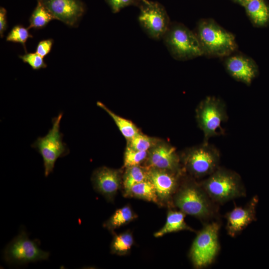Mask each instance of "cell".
Wrapping results in <instances>:
<instances>
[{
  "mask_svg": "<svg viewBox=\"0 0 269 269\" xmlns=\"http://www.w3.org/2000/svg\"><path fill=\"white\" fill-rule=\"evenodd\" d=\"M124 176L123 184L126 192L129 194L132 187L148 179L147 170L139 165L127 167Z\"/></svg>",
  "mask_w": 269,
  "mask_h": 269,
  "instance_id": "obj_22",
  "label": "cell"
},
{
  "mask_svg": "<svg viewBox=\"0 0 269 269\" xmlns=\"http://www.w3.org/2000/svg\"><path fill=\"white\" fill-rule=\"evenodd\" d=\"M54 19L51 13L40 2L37 4L29 18L28 28L40 29L43 28L52 20Z\"/></svg>",
  "mask_w": 269,
  "mask_h": 269,
  "instance_id": "obj_23",
  "label": "cell"
},
{
  "mask_svg": "<svg viewBox=\"0 0 269 269\" xmlns=\"http://www.w3.org/2000/svg\"><path fill=\"white\" fill-rule=\"evenodd\" d=\"M139 24L150 38L162 39L171 22L164 7L157 1L142 0L138 7Z\"/></svg>",
  "mask_w": 269,
  "mask_h": 269,
  "instance_id": "obj_10",
  "label": "cell"
},
{
  "mask_svg": "<svg viewBox=\"0 0 269 269\" xmlns=\"http://www.w3.org/2000/svg\"><path fill=\"white\" fill-rule=\"evenodd\" d=\"M19 57L24 63L28 64L33 70H39L47 67L43 58L36 52L26 53L23 55H19Z\"/></svg>",
  "mask_w": 269,
  "mask_h": 269,
  "instance_id": "obj_28",
  "label": "cell"
},
{
  "mask_svg": "<svg viewBox=\"0 0 269 269\" xmlns=\"http://www.w3.org/2000/svg\"><path fill=\"white\" fill-rule=\"evenodd\" d=\"M185 215L186 214L181 211H169L167 214L165 225L154 234V237H160L169 233L183 230L193 231L194 230L187 225L185 222Z\"/></svg>",
  "mask_w": 269,
  "mask_h": 269,
  "instance_id": "obj_18",
  "label": "cell"
},
{
  "mask_svg": "<svg viewBox=\"0 0 269 269\" xmlns=\"http://www.w3.org/2000/svg\"><path fill=\"white\" fill-rule=\"evenodd\" d=\"M136 215L128 206L117 210L110 218L104 224L109 230L119 228L134 220Z\"/></svg>",
  "mask_w": 269,
  "mask_h": 269,
  "instance_id": "obj_21",
  "label": "cell"
},
{
  "mask_svg": "<svg viewBox=\"0 0 269 269\" xmlns=\"http://www.w3.org/2000/svg\"><path fill=\"white\" fill-rule=\"evenodd\" d=\"M63 116L60 113L52 120V127L43 137H38L31 144L37 150L43 160L45 177L53 171L56 160L69 152L66 144L63 142V135L60 132V123Z\"/></svg>",
  "mask_w": 269,
  "mask_h": 269,
  "instance_id": "obj_6",
  "label": "cell"
},
{
  "mask_svg": "<svg viewBox=\"0 0 269 269\" xmlns=\"http://www.w3.org/2000/svg\"><path fill=\"white\" fill-rule=\"evenodd\" d=\"M234 2L237 3L241 5L244 6L247 3L251 0H231Z\"/></svg>",
  "mask_w": 269,
  "mask_h": 269,
  "instance_id": "obj_32",
  "label": "cell"
},
{
  "mask_svg": "<svg viewBox=\"0 0 269 269\" xmlns=\"http://www.w3.org/2000/svg\"><path fill=\"white\" fill-rule=\"evenodd\" d=\"M173 202L186 215L206 223L219 216V205L211 199L200 182L191 179L179 185L173 196Z\"/></svg>",
  "mask_w": 269,
  "mask_h": 269,
  "instance_id": "obj_1",
  "label": "cell"
},
{
  "mask_svg": "<svg viewBox=\"0 0 269 269\" xmlns=\"http://www.w3.org/2000/svg\"><path fill=\"white\" fill-rule=\"evenodd\" d=\"M7 28L6 10L3 7L0 8V34L3 37V33Z\"/></svg>",
  "mask_w": 269,
  "mask_h": 269,
  "instance_id": "obj_31",
  "label": "cell"
},
{
  "mask_svg": "<svg viewBox=\"0 0 269 269\" xmlns=\"http://www.w3.org/2000/svg\"><path fill=\"white\" fill-rule=\"evenodd\" d=\"M128 146L133 149L142 151H148L157 144L155 140L139 133L128 140Z\"/></svg>",
  "mask_w": 269,
  "mask_h": 269,
  "instance_id": "obj_25",
  "label": "cell"
},
{
  "mask_svg": "<svg viewBox=\"0 0 269 269\" xmlns=\"http://www.w3.org/2000/svg\"><path fill=\"white\" fill-rule=\"evenodd\" d=\"M53 40L47 39L39 42L36 48V53L44 58L51 51Z\"/></svg>",
  "mask_w": 269,
  "mask_h": 269,
  "instance_id": "obj_30",
  "label": "cell"
},
{
  "mask_svg": "<svg viewBox=\"0 0 269 269\" xmlns=\"http://www.w3.org/2000/svg\"><path fill=\"white\" fill-rule=\"evenodd\" d=\"M220 227V222L212 221L206 223L198 233L189 254L195 268L207 267L215 261L220 249L219 240Z\"/></svg>",
  "mask_w": 269,
  "mask_h": 269,
  "instance_id": "obj_5",
  "label": "cell"
},
{
  "mask_svg": "<svg viewBox=\"0 0 269 269\" xmlns=\"http://www.w3.org/2000/svg\"><path fill=\"white\" fill-rule=\"evenodd\" d=\"M200 183L218 205L246 196V190L240 175L224 167L219 166Z\"/></svg>",
  "mask_w": 269,
  "mask_h": 269,
  "instance_id": "obj_3",
  "label": "cell"
},
{
  "mask_svg": "<svg viewBox=\"0 0 269 269\" xmlns=\"http://www.w3.org/2000/svg\"><path fill=\"white\" fill-rule=\"evenodd\" d=\"M42 4L54 19L69 26H74L85 11L82 0H36Z\"/></svg>",
  "mask_w": 269,
  "mask_h": 269,
  "instance_id": "obj_11",
  "label": "cell"
},
{
  "mask_svg": "<svg viewBox=\"0 0 269 269\" xmlns=\"http://www.w3.org/2000/svg\"><path fill=\"white\" fill-rule=\"evenodd\" d=\"M50 254L39 248L37 241L30 240L24 230L8 243L3 250L4 261L10 264L24 265L47 260Z\"/></svg>",
  "mask_w": 269,
  "mask_h": 269,
  "instance_id": "obj_9",
  "label": "cell"
},
{
  "mask_svg": "<svg viewBox=\"0 0 269 269\" xmlns=\"http://www.w3.org/2000/svg\"><path fill=\"white\" fill-rule=\"evenodd\" d=\"M112 11L114 13L119 12L123 8L129 6L138 7L141 1L139 0H105Z\"/></svg>",
  "mask_w": 269,
  "mask_h": 269,
  "instance_id": "obj_29",
  "label": "cell"
},
{
  "mask_svg": "<svg viewBox=\"0 0 269 269\" xmlns=\"http://www.w3.org/2000/svg\"><path fill=\"white\" fill-rule=\"evenodd\" d=\"M194 32L200 44L203 55L226 57L237 49L234 35L212 19H200Z\"/></svg>",
  "mask_w": 269,
  "mask_h": 269,
  "instance_id": "obj_2",
  "label": "cell"
},
{
  "mask_svg": "<svg viewBox=\"0 0 269 269\" xmlns=\"http://www.w3.org/2000/svg\"><path fill=\"white\" fill-rule=\"evenodd\" d=\"M91 180L94 189L110 201L113 199L121 184L119 171L106 166L96 169Z\"/></svg>",
  "mask_w": 269,
  "mask_h": 269,
  "instance_id": "obj_16",
  "label": "cell"
},
{
  "mask_svg": "<svg viewBox=\"0 0 269 269\" xmlns=\"http://www.w3.org/2000/svg\"><path fill=\"white\" fill-rule=\"evenodd\" d=\"M148 179L154 185L158 199L167 201L176 192L181 172H172L155 168L147 170Z\"/></svg>",
  "mask_w": 269,
  "mask_h": 269,
  "instance_id": "obj_14",
  "label": "cell"
},
{
  "mask_svg": "<svg viewBox=\"0 0 269 269\" xmlns=\"http://www.w3.org/2000/svg\"><path fill=\"white\" fill-rule=\"evenodd\" d=\"M129 194L134 197L157 203L158 198L155 187L147 179L133 185Z\"/></svg>",
  "mask_w": 269,
  "mask_h": 269,
  "instance_id": "obj_20",
  "label": "cell"
},
{
  "mask_svg": "<svg viewBox=\"0 0 269 269\" xmlns=\"http://www.w3.org/2000/svg\"><path fill=\"white\" fill-rule=\"evenodd\" d=\"M140 1H141L142 0H139Z\"/></svg>",
  "mask_w": 269,
  "mask_h": 269,
  "instance_id": "obj_33",
  "label": "cell"
},
{
  "mask_svg": "<svg viewBox=\"0 0 269 269\" xmlns=\"http://www.w3.org/2000/svg\"><path fill=\"white\" fill-rule=\"evenodd\" d=\"M148 151H139L127 146L124 154V165L129 166L139 165L147 157Z\"/></svg>",
  "mask_w": 269,
  "mask_h": 269,
  "instance_id": "obj_27",
  "label": "cell"
},
{
  "mask_svg": "<svg viewBox=\"0 0 269 269\" xmlns=\"http://www.w3.org/2000/svg\"><path fill=\"white\" fill-rule=\"evenodd\" d=\"M97 104L113 119L121 134L128 140L139 133L138 129L131 121L117 115L100 102H98Z\"/></svg>",
  "mask_w": 269,
  "mask_h": 269,
  "instance_id": "obj_19",
  "label": "cell"
},
{
  "mask_svg": "<svg viewBox=\"0 0 269 269\" xmlns=\"http://www.w3.org/2000/svg\"><path fill=\"white\" fill-rule=\"evenodd\" d=\"M196 119L199 128L204 134V142L222 133V123L228 119L226 107L223 101L217 97L209 96L203 100L196 110Z\"/></svg>",
  "mask_w": 269,
  "mask_h": 269,
  "instance_id": "obj_7",
  "label": "cell"
},
{
  "mask_svg": "<svg viewBox=\"0 0 269 269\" xmlns=\"http://www.w3.org/2000/svg\"><path fill=\"white\" fill-rule=\"evenodd\" d=\"M149 168L181 172L180 158L174 147L165 144L155 145L148 152Z\"/></svg>",
  "mask_w": 269,
  "mask_h": 269,
  "instance_id": "obj_15",
  "label": "cell"
},
{
  "mask_svg": "<svg viewBox=\"0 0 269 269\" xmlns=\"http://www.w3.org/2000/svg\"><path fill=\"white\" fill-rule=\"evenodd\" d=\"M32 37L28 31V28L21 25H16L12 27L6 38L7 41L18 43L22 45L25 51L26 52L25 43L27 39Z\"/></svg>",
  "mask_w": 269,
  "mask_h": 269,
  "instance_id": "obj_26",
  "label": "cell"
},
{
  "mask_svg": "<svg viewBox=\"0 0 269 269\" xmlns=\"http://www.w3.org/2000/svg\"><path fill=\"white\" fill-rule=\"evenodd\" d=\"M257 202L258 199L254 197L245 206H236L225 215L226 229L230 236L236 237L255 220Z\"/></svg>",
  "mask_w": 269,
  "mask_h": 269,
  "instance_id": "obj_12",
  "label": "cell"
},
{
  "mask_svg": "<svg viewBox=\"0 0 269 269\" xmlns=\"http://www.w3.org/2000/svg\"><path fill=\"white\" fill-rule=\"evenodd\" d=\"M133 243V237L129 232L116 235L111 244V251L117 254H126L131 250Z\"/></svg>",
  "mask_w": 269,
  "mask_h": 269,
  "instance_id": "obj_24",
  "label": "cell"
},
{
  "mask_svg": "<svg viewBox=\"0 0 269 269\" xmlns=\"http://www.w3.org/2000/svg\"><path fill=\"white\" fill-rule=\"evenodd\" d=\"M244 7L255 25L263 26L269 21V5L265 0H251Z\"/></svg>",
  "mask_w": 269,
  "mask_h": 269,
  "instance_id": "obj_17",
  "label": "cell"
},
{
  "mask_svg": "<svg viewBox=\"0 0 269 269\" xmlns=\"http://www.w3.org/2000/svg\"><path fill=\"white\" fill-rule=\"evenodd\" d=\"M162 39L170 54L177 60L186 61L203 55L196 34L182 23L171 22Z\"/></svg>",
  "mask_w": 269,
  "mask_h": 269,
  "instance_id": "obj_4",
  "label": "cell"
},
{
  "mask_svg": "<svg viewBox=\"0 0 269 269\" xmlns=\"http://www.w3.org/2000/svg\"><path fill=\"white\" fill-rule=\"evenodd\" d=\"M224 65L229 75L236 80L250 85L258 74V68L254 60L242 54H234L226 57Z\"/></svg>",
  "mask_w": 269,
  "mask_h": 269,
  "instance_id": "obj_13",
  "label": "cell"
},
{
  "mask_svg": "<svg viewBox=\"0 0 269 269\" xmlns=\"http://www.w3.org/2000/svg\"><path fill=\"white\" fill-rule=\"evenodd\" d=\"M185 169L194 178L207 177L219 166L220 154L214 146L208 143L187 150L183 155Z\"/></svg>",
  "mask_w": 269,
  "mask_h": 269,
  "instance_id": "obj_8",
  "label": "cell"
}]
</instances>
